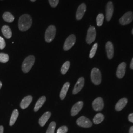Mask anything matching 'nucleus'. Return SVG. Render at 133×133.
Segmentation results:
<instances>
[{"instance_id": "obj_1", "label": "nucleus", "mask_w": 133, "mask_h": 133, "mask_svg": "<svg viewBox=\"0 0 133 133\" xmlns=\"http://www.w3.org/2000/svg\"><path fill=\"white\" fill-rule=\"evenodd\" d=\"M32 24V19L30 15L24 14L22 15L18 21V27L21 31H26L30 28Z\"/></svg>"}, {"instance_id": "obj_2", "label": "nucleus", "mask_w": 133, "mask_h": 133, "mask_svg": "<svg viewBox=\"0 0 133 133\" xmlns=\"http://www.w3.org/2000/svg\"><path fill=\"white\" fill-rule=\"evenodd\" d=\"M35 58L33 55H30L26 58L22 65V70L25 73H27L30 71L34 64Z\"/></svg>"}, {"instance_id": "obj_3", "label": "nucleus", "mask_w": 133, "mask_h": 133, "mask_svg": "<svg viewBox=\"0 0 133 133\" xmlns=\"http://www.w3.org/2000/svg\"><path fill=\"white\" fill-rule=\"evenodd\" d=\"M56 33V27L50 25L48 27L45 33V40L48 43H50L54 39Z\"/></svg>"}, {"instance_id": "obj_4", "label": "nucleus", "mask_w": 133, "mask_h": 133, "mask_svg": "<svg viewBox=\"0 0 133 133\" xmlns=\"http://www.w3.org/2000/svg\"><path fill=\"white\" fill-rule=\"evenodd\" d=\"M91 78L94 84L97 85L100 84L102 81V76L99 69L96 68L92 69L91 73Z\"/></svg>"}, {"instance_id": "obj_5", "label": "nucleus", "mask_w": 133, "mask_h": 133, "mask_svg": "<svg viewBox=\"0 0 133 133\" xmlns=\"http://www.w3.org/2000/svg\"><path fill=\"white\" fill-rule=\"evenodd\" d=\"M76 41V36L72 34L69 36L68 38H66L65 42L64 44V50L65 51L69 50L75 44Z\"/></svg>"}, {"instance_id": "obj_6", "label": "nucleus", "mask_w": 133, "mask_h": 133, "mask_svg": "<svg viewBox=\"0 0 133 133\" xmlns=\"http://www.w3.org/2000/svg\"><path fill=\"white\" fill-rule=\"evenodd\" d=\"M96 37V31L94 27L91 26L89 28L86 36V42L88 44H91L95 41Z\"/></svg>"}, {"instance_id": "obj_7", "label": "nucleus", "mask_w": 133, "mask_h": 133, "mask_svg": "<svg viewBox=\"0 0 133 133\" xmlns=\"http://www.w3.org/2000/svg\"><path fill=\"white\" fill-rule=\"evenodd\" d=\"M77 124L83 128H90L92 126V123L88 118L85 116H81L76 120Z\"/></svg>"}, {"instance_id": "obj_8", "label": "nucleus", "mask_w": 133, "mask_h": 133, "mask_svg": "<svg viewBox=\"0 0 133 133\" xmlns=\"http://www.w3.org/2000/svg\"><path fill=\"white\" fill-rule=\"evenodd\" d=\"M133 20V14L131 11H128L124 14L119 20L120 23L122 25H126L130 23Z\"/></svg>"}, {"instance_id": "obj_9", "label": "nucleus", "mask_w": 133, "mask_h": 133, "mask_svg": "<svg viewBox=\"0 0 133 133\" xmlns=\"http://www.w3.org/2000/svg\"><path fill=\"white\" fill-rule=\"evenodd\" d=\"M93 108L96 111H99L103 109L104 107V103L103 99L98 97L94 100L92 103Z\"/></svg>"}, {"instance_id": "obj_10", "label": "nucleus", "mask_w": 133, "mask_h": 133, "mask_svg": "<svg viewBox=\"0 0 133 133\" xmlns=\"http://www.w3.org/2000/svg\"><path fill=\"white\" fill-rule=\"evenodd\" d=\"M84 85V79L83 77H81L76 82V84L74 87L72 93L74 94H76L79 92L82 89Z\"/></svg>"}, {"instance_id": "obj_11", "label": "nucleus", "mask_w": 133, "mask_h": 133, "mask_svg": "<svg viewBox=\"0 0 133 133\" xmlns=\"http://www.w3.org/2000/svg\"><path fill=\"white\" fill-rule=\"evenodd\" d=\"M114 13V6L111 2L108 3L106 7V19L107 21H110Z\"/></svg>"}, {"instance_id": "obj_12", "label": "nucleus", "mask_w": 133, "mask_h": 133, "mask_svg": "<svg viewBox=\"0 0 133 133\" xmlns=\"http://www.w3.org/2000/svg\"><path fill=\"white\" fill-rule=\"evenodd\" d=\"M83 105V103L82 101H79L73 105L71 109V116H74L79 113L82 109Z\"/></svg>"}, {"instance_id": "obj_13", "label": "nucleus", "mask_w": 133, "mask_h": 133, "mask_svg": "<svg viewBox=\"0 0 133 133\" xmlns=\"http://www.w3.org/2000/svg\"><path fill=\"white\" fill-rule=\"evenodd\" d=\"M86 10V6L84 3L81 4L78 8L76 13V18L79 20L82 19Z\"/></svg>"}, {"instance_id": "obj_14", "label": "nucleus", "mask_w": 133, "mask_h": 133, "mask_svg": "<svg viewBox=\"0 0 133 133\" xmlns=\"http://www.w3.org/2000/svg\"><path fill=\"white\" fill-rule=\"evenodd\" d=\"M126 66V64L125 62L121 63V64H119L116 71V76L118 78H122L123 77L125 74Z\"/></svg>"}, {"instance_id": "obj_15", "label": "nucleus", "mask_w": 133, "mask_h": 133, "mask_svg": "<svg viewBox=\"0 0 133 133\" xmlns=\"http://www.w3.org/2000/svg\"><path fill=\"white\" fill-rule=\"evenodd\" d=\"M105 48L107 56L109 59H111L113 58L114 54V48L112 43L110 42H108L106 43Z\"/></svg>"}, {"instance_id": "obj_16", "label": "nucleus", "mask_w": 133, "mask_h": 133, "mask_svg": "<svg viewBox=\"0 0 133 133\" xmlns=\"http://www.w3.org/2000/svg\"><path fill=\"white\" fill-rule=\"evenodd\" d=\"M33 100V97L31 96H28L24 97L20 103V107L22 109H25L30 105Z\"/></svg>"}, {"instance_id": "obj_17", "label": "nucleus", "mask_w": 133, "mask_h": 133, "mask_svg": "<svg viewBox=\"0 0 133 133\" xmlns=\"http://www.w3.org/2000/svg\"><path fill=\"white\" fill-rule=\"evenodd\" d=\"M128 102V100L126 98H122L119 100L115 105V109L116 111H120L126 105Z\"/></svg>"}, {"instance_id": "obj_18", "label": "nucleus", "mask_w": 133, "mask_h": 133, "mask_svg": "<svg viewBox=\"0 0 133 133\" xmlns=\"http://www.w3.org/2000/svg\"><path fill=\"white\" fill-rule=\"evenodd\" d=\"M51 113L49 111L46 112L42 116V117L39 119V124L41 126L43 127L46 124L51 116Z\"/></svg>"}, {"instance_id": "obj_19", "label": "nucleus", "mask_w": 133, "mask_h": 133, "mask_svg": "<svg viewBox=\"0 0 133 133\" xmlns=\"http://www.w3.org/2000/svg\"><path fill=\"white\" fill-rule=\"evenodd\" d=\"M2 32L5 38H10L12 36L11 29L7 25H5L2 28Z\"/></svg>"}, {"instance_id": "obj_20", "label": "nucleus", "mask_w": 133, "mask_h": 133, "mask_svg": "<svg viewBox=\"0 0 133 133\" xmlns=\"http://www.w3.org/2000/svg\"><path fill=\"white\" fill-rule=\"evenodd\" d=\"M70 85V83L67 82L66 83H65L64 85L63 86L60 94V97L61 100H64L65 97L66 96V93L68 92Z\"/></svg>"}, {"instance_id": "obj_21", "label": "nucleus", "mask_w": 133, "mask_h": 133, "mask_svg": "<svg viewBox=\"0 0 133 133\" xmlns=\"http://www.w3.org/2000/svg\"><path fill=\"white\" fill-rule=\"evenodd\" d=\"M46 101V97L45 96H42L41 97L38 101L37 102L35 108H34V111H38L40 108L43 106V105L44 104V103Z\"/></svg>"}, {"instance_id": "obj_22", "label": "nucleus", "mask_w": 133, "mask_h": 133, "mask_svg": "<svg viewBox=\"0 0 133 133\" xmlns=\"http://www.w3.org/2000/svg\"><path fill=\"white\" fill-rule=\"evenodd\" d=\"M18 115H19V112L18 110L16 109H14L12 112V114H11L10 119V126H11L14 125V124L15 123L16 120L18 117Z\"/></svg>"}, {"instance_id": "obj_23", "label": "nucleus", "mask_w": 133, "mask_h": 133, "mask_svg": "<svg viewBox=\"0 0 133 133\" xmlns=\"http://www.w3.org/2000/svg\"><path fill=\"white\" fill-rule=\"evenodd\" d=\"M3 18L5 21L8 22H12L14 21V15L9 12H5L3 15Z\"/></svg>"}, {"instance_id": "obj_24", "label": "nucleus", "mask_w": 133, "mask_h": 133, "mask_svg": "<svg viewBox=\"0 0 133 133\" xmlns=\"http://www.w3.org/2000/svg\"><path fill=\"white\" fill-rule=\"evenodd\" d=\"M105 118L104 115L101 113L97 114L95 115L93 118V122L95 124H99L101 123Z\"/></svg>"}, {"instance_id": "obj_25", "label": "nucleus", "mask_w": 133, "mask_h": 133, "mask_svg": "<svg viewBox=\"0 0 133 133\" xmlns=\"http://www.w3.org/2000/svg\"><path fill=\"white\" fill-rule=\"evenodd\" d=\"M70 62L69 61H66L64 63L61 69V71L63 75H65L66 74V72L68 71L70 68Z\"/></svg>"}, {"instance_id": "obj_26", "label": "nucleus", "mask_w": 133, "mask_h": 133, "mask_svg": "<svg viewBox=\"0 0 133 133\" xmlns=\"http://www.w3.org/2000/svg\"><path fill=\"white\" fill-rule=\"evenodd\" d=\"M104 14H98V15L97 17V19H96V21H97V25L98 26H101L104 22Z\"/></svg>"}, {"instance_id": "obj_27", "label": "nucleus", "mask_w": 133, "mask_h": 133, "mask_svg": "<svg viewBox=\"0 0 133 133\" xmlns=\"http://www.w3.org/2000/svg\"><path fill=\"white\" fill-rule=\"evenodd\" d=\"M9 60V56L8 54L3 53H0V62L5 63L8 62Z\"/></svg>"}, {"instance_id": "obj_28", "label": "nucleus", "mask_w": 133, "mask_h": 133, "mask_svg": "<svg viewBox=\"0 0 133 133\" xmlns=\"http://www.w3.org/2000/svg\"><path fill=\"white\" fill-rule=\"evenodd\" d=\"M56 127V123L55 122H52L49 125L46 133H54V131Z\"/></svg>"}, {"instance_id": "obj_29", "label": "nucleus", "mask_w": 133, "mask_h": 133, "mask_svg": "<svg viewBox=\"0 0 133 133\" xmlns=\"http://www.w3.org/2000/svg\"><path fill=\"white\" fill-rule=\"evenodd\" d=\"M97 48H98V44L97 43H95V44L93 45L91 50L90 53V54H89V57L90 58H93L94 56H95V53L96 52Z\"/></svg>"}, {"instance_id": "obj_30", "label": "nucleus", "mask_w": 133, "mask_h": 133, "mask_svg": "<svg viewBox=\"0 0 133 133\" xmlns=\"http://www.w3.org/2000/svg\"><path fill=\"white\" fill-rule=\"evenodd\" d=\"M68 129L66 126H63L60 127L57 130V133H66Z\"/></svg>"}, {"instance_id": "obj_31", "label": "nucleus", "mask_w": 133, "mask_h": 133, "mask_svg": "<svg viewBox=\"0 0 133 133\" xmlns=\"http://www.w3.org/2000/svg\"><path fill=\"white\" fill-rule=\"evenodd\" d=\"M50 5L53 8H55L59 3V0H48Z\"/></svg>"}, {"instance_id": "obj_32", "label": "nucleus", "mask_w": 133, "mask_h": 133, "mask_svg": "<svg viewBox=\"0 0 133 133\" xmlns=\"http://www.w3.org/2000/svg\"><path fill=\"white\" fill-rule=\"evenodd\" d=\"M6 46V43L4 39L0 37V49H3Z\"/></svg>"}, {"instance_id": "obj_33", "label": "nucleus", "mask_w": 133, "mask_h": 133, "mask_svg": "<svg viewBox=\"0 0 133 133\" xmlns=\"http://www.w3.org/2000/svg\"><path fill=\"white\" fill-rule=\"evenodd\" d=\"M129 121L133 123V114H129L128 116Z\"/></svg>"}, {"instance_id": "obj_34", "label": "nucleus", "mask_w": 133, "mask_h": 133, "mask_svg": "<svg viewBox=\"0 0 133 133\" xmlns=\"http://www.w3.org/2000/svg\"><path fill=\"white\" fill-rule=\"evenodd\" d=\"M0 133H4V127L0 126Z\"/></svg>"}, {"instance_id": "obj_35", "label": "nucleus", "mask_w": 133, "mask_h": 133, "mask_svg": "<svg viewBox=\"0 0 133 133\" xmlns=\"http://www.w3.org/2000/svg\"><path fill=\"white\" fill-rule=\"evenodd\" d=\"M130 68L133 70V58L132 60L131 63V64H130Z\"/></svg>"}, {"instance_id": "obj_36", "label": "nucleus", "mask_w": 133, "mask_h": 133, "mask_svg": "<svg viewBox=\"0 0 133 133\" xmlns=\"http://www.w3.org/2000/svg\"><path fill=\"white\" fill-rule=\"evenodd\" d=\"M129 133H133V126H132L129 130Z\"/></svg>"}, {"instance_id": "obj_37", "label": "nucleus", "mask_w": 133, "mask_h": 133, "mask_svg": "<svg viewBox=\"0 0 133 133\" xmlns=\"http://www.w3.org/2000/svg\"><path fill=\"white\" fill-rule=\"evenodd\" d=\"M2 86V83L1 82V81H0V89L1 88Z\"/></svg>"}, {"instance_id": "obj_38", "label": "nucleus", "mask_w": 133, "mask_h": 133, "mask_svg": "<svg viewBox=\"0 0 133 133\" xmlns=\"http://www.w3.org/2000/svg\"><path fill=\"white\" fill-rule=\"evenodd\" d=\"M31 1H32V2H35V1H36V0H30Z\"/></svg>"}, {"instance_id": "obj_39", "label": "nucleus", "mask_w": 133, "mask_h": 133, "mask_svg": "<svg viewBox=\"0 0 133 133\" xmlns=\"http://www.w3.org/2000/svg\"><path fill=\"white\" fill-rule=\"evenodd\" d=\"M132 33L133 34V30H132Z\"/></svg>"}]
</instances>
